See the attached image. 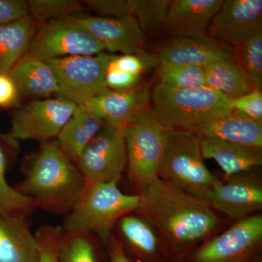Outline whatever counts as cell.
<instances>
[{"mask_svg": "<svg viewBox=\"0 0 262 262\" xmlns=\"http://www.w3.org/2000/svg\"><path fill=\"white\" fill-rule=\"evenodd\" d=\"M139 195L137 211L175 247L200 242L221 225L220 217L211 206L163 179L146 184Z\"/></svg>", "mask_w": 262, "mask_h": 262, "instance_id": "1", "label": "cell"}, {"mask_svg": "<svg viewBox=\"0 0 262 262\" xmlns=\"http://www.w3.org/2000/svg\"><path fill=\"white\" fill-rule=\"evenodd\" d=\"M75 163L56 141L44 143L26 170L18 190L37 202L38 207L55 214H67L85 189Z\"/></svg>", "mask_w": 262, "mask_h": 262, "instance_id": "2", "label": "cell"}, {"mask_svg": "<svg viewBox=\"0 0 262 262\" xmlns=\"http://www.w3.org/2000/svg\"><path fill=\"white\" fill-rule=\"evenodd\" d=\"M118 181L86 186L82 195L67 214L63 234H95L108 244L118 220L136 211L139 194H125L117 187Z\"/></svg>", "mask_w": 262, "mask_h": 262, "instance_id": "3", "label": "cell"}, {"mask_svg": "<svg viewBox=\"0 0 262 262\" xmlns=\"http://www.w3.org/2000/svg\"><path fill=\"white\" fill-rule=\"evenodd\" d=\"M150 102V113L167 129L191 130L233 110L229 100L206 85L175 89L159 83Z\"/></svg>", "mask_w": 262, "mask_h": 262, "instance_id": "4", "label": "cell"}, {"mask_svg": "<svg viewBox=\"0 0 262 262\" xmlns=\"http://www.w3.org/2000/svg\"><path fill=\"white\" fill-rule=\"evenodd\" d=\"M158 178L209 206L213 185L219 179L204 163L201 138L179 129H168Z\"/></svg>", "mask_w": 262, "mask_h": 262, "instance_id": "5", "label": "cell"}, {"mask_svg": "<svg viewBox=\"0 0 262 262\" xmlns=\"http://www.w3.org/2000/svg\"><path fill=\"white\" fill-rule=\"evenodd\" d=\"M168 130L149 110L125 126L127 174L140 189L158 178Z\"/></svg>", "mask_w": 262, "mask_h": 262, "instance_id": "6", "label": "cell"}, {"mask_svg": "<svg viewBox=\"0 0 262 262\" xmlns=\"http://www.w3.org/2000/svg\"><path fill=\"white\" fill-rule=\"evenodd\" d=\"M113 56L101 53L46 61L54 72L59 85L57 97L81 106L108 91L106 73Z\"/></svg>", "mask_w": 262, "mask_h": 262, "instance_id": "7", "label": "cell"}, {"mask_svg": "<svg viewBox=\"0 0 262 262\" xmlns=\"http://www.w3.org/2000/svg\"><path fill=\"white\" fill-rule=\"evenodd\" d=\"M104 48L91 33L71 21L68 17L39 24L27 56L42 61L103 53Z\"/></svg>", "mask_w": 262, "mask_h": 262, "instance_id": "8", "label": "cell"}, {"mask_svg": "<svg viewBox=\"0 0 262 262\" xmlns=\"http://www.w3.org/2000/svg\"><path fill=\"white\" fill-rule=\"evenodd\" d=\"M86 184L119 181L127 166L125 126L106 125L76 163Z\"/></svg>", "mask_w": 262, "mask_h": 262, "instance_id": "9", "label": "cell"}, {"mask_svg": "<svg viewBox=\"0 0 262 262\" xmlns=\"http://www.w3.org/2000/svg\"><path fill=\"white\" fill-rule=\"evenodd\" d=\"M76 106L59 97L32 101L15 114L8 137L13 141L49 142L56 139Z\"/></svg>", "mask_w": 262, "mask_h": 262, "instance_id": "10", "label": "cell"}, {"mask_svg": "<svg viewBox=\"0 0 262 262\" xmlns=\"http://www.w3.org/2000/svg\"><path fill=\"white\" fill-rule=\"evenodd\" d=\"M262 242V215L239 221L195 253L194 262H245Z\"/></svg>", "mask_w": 262, "mask_h": 262, "instance_id": "11", "label": "cell"}, {"mask_svg": "<svg viewBox=\"0 0 262 262\" xmlns=\"http://www.w3.org/2000/svg\"><path fill=\"white\" fill-rule=\"evenodd\" d=\"M261 31V0H223L208 27V36L237 48Z\"/></svg>", "mask_w": 262, "mask_h": 262, "instance_id": "12", "label": "cell"}, {"mask_svg": "<svg viewBox=\"0 0 262 262\" xmlns=\"http://www.w3.org/2000/svg\"><path fill=\"white\" fill-rule=\"evenodd\" d=\"M71 21L91 33L111 53L122 55L145 54L146 34L141 30L135 17L113 18L98 15H74Z\"/></svg>", "mask_w": 262, "mask_h": 262, "instance_id": "13", "label": "cell"}, {"mask_svg": "<svg viewBox=\"0 0 262 262\" xmlns=\"http://www.w3.org/2000/svg\"><path fill=\"white\" fill-rule=\"evenodd\" d=\"M210 206L231 220H244L261 210V183L241 173L225 182L218 179L213 185Z\"/></svg>", "mask_w": 262, "mask_h": 262, "instance_id": "14", "label": "cell"}, {"mask_svg": "<svg viewBox=\"0 0 262 262\" xmlns=\"http://www.w3.org/2000/svg\"><path fill=\"white\" fill-rule=\"evenodd\" d=\"M151 92L148 84L125 91L108 90L85 106L107 125L125 126L149 110Z\"/></svg>", "mask_w": 262, "mask_h": 262, "instance_id": "15", "label": "cell"}, {"mask_svg": "<svg viewBox=\"0 0 262 262\" xmlns=\"http://www.w3.org/2000/svg\"><path fill=\"white\" fill-rule=\"evenodd\" d=\"M223 0H174L169 7L164 28L174 38L206 39L212 19Z\"/></svg>", "mask_w": 262, "mask_h": 262, "instance_id": "16", "label": "cell"}, {"mask_svg": "<svg viewBox=\"0 0 262 262\" xmlns=\"http://www.w3.org/2000/svg\"><path fill=\"white\" fill-rule=\"evenodd\" d=\"M157 61L161 63L205 67L220 61H234L229 46L211 38H175L158 48Z\"/></svg>", "mask_w": 262, "mask_h": 262, "instance_id": "17", "label": "cell"}, {"mask_svg": "<svg viewBox=\"0 0 262 262\" xmlns=\"http://www.w3.org/2000/svg\"><path fill=\"white\" fill-rule=\"evenodd\" d=\"M205 159L215 160L225 173V179L261 166L262 149L215 139L201 138Z\"/></svg>", "mask_w": 262, "mask_h": 262, "instance_id": "18", "label": "cell"}, {"mask_svg": "<svg viewBox=\"0 0 262 262\" xmlns=\"http://www.w3.org/2000/svg\"><path fill=\"white\" fill-rule=\"evenodd\" d=\"M189 130L200 138H215L262 149V124L234 110Z\"/></svg>", "mask_w": 262, "mask_h": 262, "instance_id": "19", "label": "cell"}, {"mask_svg": "<svg viewBox=\"0 0 262 262\" xmlns=\"http://www.w3.org/2000/svg\"><path fill=\"white\" fill-rule=\"evenodd\" d=\"M105 125L87 106H77L57 136V144L66 156L76 164L86 146Z\"/></svg>", "mask_w": 262, "mask_h": 262, "instance_id": "20", "label": "cell"}, {"mask_svg": "<svg viewBox=\"0 0 262 262\" xmlns=\"http://www.w3.org/2000/svg\"><path fill=\"white\" fill-rule=\"evenodd\" d=\"M0 262H39L37 239L26 219L0 216Z\"/></svg>", "mask_w": 262, "mask_h": 262, "instance_id": "21", "label": "cell"}, {"mask_svg": "<svg viewBox=\"0 0 262 262\" xmlns=\"http://www.w3.org/2000/svg\"><path fill=\"white\" fill-rule=\"evenodd\" d=\"M19 94L51 98L58 96L59 85L54 72L47 62L27 56L15 64L9 74Z\"/></svg>", "mask_w": 262, "mask_h": 262, "instance_id": "22", "label": "cell"}, {"mask_svg": "<svg viewBox=\"0 0 262 262\" xmlns=\"http://www.w3.org/2000/svg\"><path fill=\"white\" fill-rule=\"evenodd\" d=\"M37 24L29 15L0 25V73L9 75L15 64L26 56Z\"/></svg>", "mask_w": 262, "mask_h": 262, "instance_id": "23", "label": "cell"}, {"mask_svg": "<svg viewBox=\"0 0 262 262\" xmlns=\"http://www.w3.org/2000/svg\"><path fill=\"white\" fill-rule=\"evenodd\" d=\"M204 70L206 86L220 93L230 101L256 89L247 72L234 61L215 62Z\"/></svg>", "mask_w": 262, "mask_h": 262, "instance_id": "24", "label": "cell"}, {"mask_svg": "<svg viewBox=\"0 0 262 262\" xmlns=\"http://www.w3.org/2000/svg\"><path fill=\"white\" fill-rule=\"evenodd\" d=\"M7 161L0 146V216L26 219L39 207L33 198L10 185L6 178Z\"/></svg>", "mask_w": 262, "mask_h": 262, "instance_id": "25", "label": "cell"}, {"mask_svg": "<svg viewBox=\"0 0 262 262\" xmlns=\"http://www.w3.org/2000/svg\"><path fill=\"white\" fill-rule=\"evenodd\" d=\"M124 238L132 247L144 255H152L158 248V239L147 220L127 214L120 222Z\"/></svg>", "mask_w": 262, "mask_h": 262, "instance_id": "26", "label": "cell"}, {"mask_svg": "<svg viewBox=\"0 0 262 262\" xmlns=\"http://www.w3.org/2000/svg\"><path fill=\"white\" fill-rule=\"evenodd\" d=\"M160 84L175 89L206 85L205 70L194 66L161 63L158 67Z\"/></svg>", "mask_w": 262, "mask_h": 262, "instance_id": "27", "label": "cell"}, {"mask_svg": "<svg viewBox=\"0 0 262 262\" xmlns=\"http://www.w3.org/2000/svg\"><path fill=\"white\" fill-rule=\"evenodd\" d=\"M29 15L39 24L77 15L83 10L82 2L77 0H29Z\"/></svg>", "mask_w": 262, "mask_h": 262, "instance_id": "28", "label": "cell"}, {"mask_svg": "<svg viewBox=\"0 0 262 262\" xmlns=\"http://www.w3.org/2000/svg\"><path fill=\"white\" fill-rule=\"evenodd\" d=\"M171 0H134V17L144 34L164 27Z\"/></svg>", "mask_w": 262, "mask_h": 262, "instance_id": "29", "label": "cell"}, {"mask_svg": "<svg viewBox=\"0 0 262 262\" xmlns=\"http://www.w3.org/2000/svg\"><path fill=\"white\" fill-rule=\"evenodd\" d=\"M59 262H97L94 249L88 235H62L58 250Z\"/></svg>", "mask_w": 262, "mask_h": 262, "instance_id": "30", "label": "cell"}, {"mask_svg": "<svg viewBox=\"0 0 262 262\" xmlns=\"http://www.w3.org/2000/svg\"><path fill=\"white\" fill-rule=\"evenodd\" d=\"M241 65L252 80L256 89L262 90V31L237 47Z\"/></svg>", "mask_w": 262, "mask_h": 262, "instance_id": "31", "label": "cell"}, {"mask_svg": "<svg viewBox=\"0 0 262 262\" xmlns=\"http://www.w3.org/2000/svg\"><path fill=\"white\" fill-rule=\"evenodd\" d=\"M34 235L39 249V262H59L58 245L63 235L61 227L42 225Z\"/></svg>", "mask_w": 262, "mask_h": 262, "instance_id": "32", "label": "cell"}, {"mask_svg": "<svg viewBox=\"0 0 262 262\" xmlns=\"http://www.w3.org/2000/svg\"><path fill=\"white\" fill-rule=\"evenodd\" d=\"M82 4L98 16L113 18L134 16V0H85Z\"/></svg>", "mask_w": 262, "mask_h": 262, "instance_id": "33", "label": "cell"}, {"mask_svg": "<svg viewBox=\"0 0 262 262\" xmlns=\"http://www.w3.org/2000/svg\"><path fill=\"white\" fill-rule=\"evenodd\" d=\"M232 110L253 121L262 124V91L254 90L242 97L231 101Z\"/></svg>", "mask_w": 262, "mask_h": 262, "instance_id": "34", "label": "cell"}, {"mask_svg": "<svg viewBox=\"0 0 262 262\" xmlns=\"http://www.w3.org/2000/svg\"><path fill=\"white\" fill-rule=\"evenodd\" d=\"M155 58L146 54L121 55L115 56L110 62V66L117 70L134 75H141L146 69L154 65Z\"/></svg>", "mask_w": 262, "mask_h": 262, "instance_id": "35", "label": "cell"}, {"mask_svg": "<svg viewBox=\"0 0 262 262\" xmlns=\"http://www.w3.org/2000/svg\"><path fill=\"white\" fill-rule=\"evenodd\" d=\"M140 82V75H134L117 70L108 63L106 73V84L108 89L125 91L136 87Z\"/></svg>", "mask_w": 262, "mask_h": 262, "instance_id": "36", "label": "cell"}, {"mask_svg": "<svg viewBox=\"0 0 262 262\" xmlns=\"http://www.w3.org/2000/svg\"><path fill=\"white\" fill-rule=\"evenodd\" d=\"M29 15L24 0H0V25L11 23Z\"/></svg>", "mask_w": 262, "mask_h": 262, "instance_id": "37", "label": "cell"}, {"mask_svg": "<svg viewBox=\"0 0 262 262\" xmlns=\"http://www.w3.org/2000/svg\"><path fill=\"white\" fill-rule=\"evenodd\" d=\"M19 95L18 89L10 75L0 73V107L14 105Z\"/></svg>", "mask_w": 262, "mask_h": 262, "instance_id": "38", "label": "cell"}, {"mask_svg": "<svg viewBox=\"0 0 262 262\" xmlns=\"http://www.w3.org/2000/svg\"><path fill=\"white\" fill-rule=\"evenodd\" d=\"M108 244L110 262H134L127 256L121 243L119 242L115 237L112 236Z\"/></svg>", "mask_w": 262, "mask_h": 262, "instance_id": "39", "label": "cell"}, {"mask_svg": "<svg viewBox=\"0 0 262 262\" xmlns=\"http://www.w3.org/2000/svg\"><path fill=\"white\" fill-rule=\"evenodd\" d=\"M250 262H262L261 258H256L255 259L252 260V261Z\"/></svg>", "mask_w": 262, "mask_h": 262, "instance_id": "40", "label": "cell"}]
</instances>
